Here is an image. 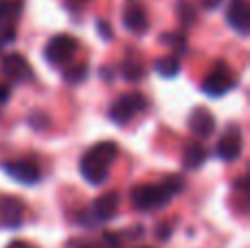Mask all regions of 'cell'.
<instances>
[{"label": "cell", "instance_id": "obj_1", "mask_svg": "<svg viewBox=\"0 0 250 248\" xmlns=\"http://www.w3.org/2000/svg\"><path fill=\"white\" fill-rule=\"evenodd\" d=\"M117 143L114 141H101L92 149H88L82 158V176L90 185H101L108 178L112 161L117 158Z\"/></svg>", "mask_w": 250, "mask_h": 248}, {"label": "cell", "instance_id": "obj_2", "mask_svg": "<svg viewBox=\"0 0 250 248\" xmlns=\"http://www.w3.org/2000/svg\"><path fill=\"white\" fill-rule=\"evenodd\" d=\"M182 187V183H178L176 178L167 180V183H158V185H136L129 193L132 198L134 209L138 211H156L163 209L169 205L176 191Z\"/></svg>", "mask_w": 250, "mask_h": 248}, {"label": "cell", "instance_id": "obj_3", "mask_svg": "<svg viewBox=\"0 0 250 248\" xmlns=\"http://www.w3.org/2000/svg\"><path fill=\"white\" fill-rule=\"evenodd\" d=\"M145 108V99L138 92H127V95H121L112 105H110V119L119 125L127 123L129 119H134L141 110Z\"/></svg>", "mask_w": 250, "mask_h": 248}, {"label": "cell", "instance_id": "obj_4", "mask_svg": "<svg viewBox=\"0 0 250 248\" xmlns=\"http://www.w3.org/2000/svg\"><path fill=\"white\" fill-rule=\"evenodd\" d=\"M75 51H77L75 38L62 33V35H53L46 42V46H44V57H46L51 64H64V62H68L70 57L75 55Z\"/></svg>", "mask_w": 250, "mask_h": 248}, {"label": "cell", "instance_id": "obj_5", "mask_svg": "<svg viewBox=\"0 0 250 248\" xmlns=\"http://www.w3.org/2000/svg\"><path fill=\"white\" fill-rule=\"evenodd\" d=\"M0 73L7 82L22 83L31 79V66L20 53H9V55H4L2 64H0Z\"/></svg>", "mask_w": 250, "mask_h": 248}, {"label": "cell", "instance_id": "obj_6", "mask_svg": "<svg viewBox=\"0 0 250 248\" xmlns=\"http://www.w3.org/2000/svg\"><path fill=\"white\" fill-rule=\"evenodd\" d=\"M230 86H233V79H230L229 68L224 64H217L202 82V90L208 97H222L224 92L230 90Z\"/></svg>", "mask_w": 250, "mask_h": 248}, {"label": "cell", "instance_id": "obj_7", "mask_svg": "<svg viewBox=\"0 0 250 248\" xmlns=\"http://www.w3.org/2000/svg\"><path fill=\"white\" fill-rule=\"evenodd\" d=\"M242 130L237 125H229L226 132L222 134L220 143H217V156L222 161H237L239 154H242Z\"/></svg>", "mask_w": 250, "mask_h": 248}, {"label": "cell", "instance_id": "obj_8", "mask_svg": "<svg viewBox=\"0 0 250 248\" xmlns=\"http://www.w3.org/2000/svg\"><path fill=\"white\" fill-rule=\"evenodd\" d=\"M229 24L237 31L239 35H248L250 31V9L246 0H230L229 2Z\"/></svg>", "mask_w": 250, "mask_h": 248}, {"label": "cell", "instance_id": "obj_9", "mask_svg": "<svg viewBox=\"0 0 250 248\" xmlns=\"http://www.w3.org/2000/svg\"><path fill=\"white\" fill-rule=\"evenodd\" d=\"M2 169L11 176L13 180L22 185H35L40 180V169L33 165L31 161H13V163H4Z\"/></svg>", "mask_w": 250, "mask_h": 248}, {"label": "cell", "instance_id": "obj_10", "mask_svg": "<svg viewBox=\"0 0 250 248\" xmlns=\"http://www.w3.org/2000/svg\"><path fill=\"white\" fill-rule=\"evenodd\" d=\"M189 130L198 139H208L213 134V130H215V117L211 114V110L195 108L189 117Z\"/></svg>", "mask_w": 250, "mask_h": 248}, {"label": "cell", "instance_id": "obj_11", "mask_svg": "<svg viewBox=\"0 0 250 248\" xmlns=\"http://www.w3.org/2000/svg\"><path fill=\"white\" fill-rule=\"evenodd\" d=\"M22 222V202L11 196L0 198V227L16 228Z\"/></svg>", "mask_w": 250, "mask_h": 248}, {"label": "cell", "instance_id": "obj_12", "mask_svg": "<svg viewBox=\"0 0 250 248\" xmlns=\"http://www.w3.org/2000/svg\"><path fill=\"white\" fill-rule=\"evenodd\" d=\"M117 209H119V193L110 191L95 200V205H92V218L97 222H108V220L114 218Z\"/></svg>", "mask_w": 250, "mask_h": 248}, {"label": "cell", "instance_id": "obj_13", "mask_svg": "<svg viewBox=\"0 0 250 248\" xmlns=\"http://www.w3.org/2000/svg\"><path fill=\"white\" fill-rule=\"evenodd\" d=\"M123 24L125 29L134 31V33H143L147 31V16L141 7H127L123 13Z\"/></svg>", "mask_w": 250, "mask_h": 248}, {"label": "cell", "instance_id": "obj_14", "mask_svg": "<svg viewBox=\"0 0 250 248\" xmlns=\"http://www.w3.org/2000/svg\"><path fill=\"white\" fill-rule=\"evenodd\" d=\"M182 161H185L187 169H198V167H202L204 161H207V149H204V145L202 143H191L189 147L185 149Z\"/></svg>", "mask_w": 250, "mask_h": 248}, {"label": "cell", "instance_id": "obj_15", "mask_svg": "<svg viewBox=\"0 0 250 248\" xmlns=\"http://www.w3.org/2000/svg\"><path fill=\"white\" fill-rule=\"evenodd\" d=\"M156 73L160 75V77H176L178 73H180V62H178V57H163V60L156 62Z\"/></svg>", "mask_w": 250, "mask_h": 248}, {"label": "cell", "instance_id": "obj_16", "mask_svg": "<svg viewBox=\"0 0 250 248\" xmlns=\"http://www.w3.org/2000/svg\"><path fill=\"white\" fill-rule=\"evenodd\" d=\"M22 9V0H0V24L16 20Z\"/></svg>", "mask_w": 250, "mask_h": 248}, {"label": "cell", "instance_id": "obj_17", "mask_svg": "<svg viewBox=\"0 0 250 248\" xmlns=\"http://www.w3.org/2000/svg\"><path fill=\"white\" fill-rule=\"evenodd\" d=\"M88 77V66L86 64H77V66H70L68 70L64 73V79L68 83H79Z\"/></svg>", "mask_w": 250, "mask_h": 248}, {"label": "cell", "instance_id": "obj_18", "mask_svg": "<svg viewBox=\"0 0 250 248\" xmlns=\"http://www.w3.org/2000/svg\"><path fill=\"white\" fill-rule=\"evenodd\" d=\"M123 77L127 79V82H138V79L143 77V66L138 64L136 60H127L123 64Z\"/></svg>", "mask_w": 250, "mask_h": 248}, {"label": "cell", "instance_id": "obj_19", "mask_svg": "<svg viewBox=\"0 0 250 248\" xmlns=\"http://www.w3.org/2000/svg\"><path fill=\"white\" fill-rule=\"evenodd\" d=\"M13 40H16V26H13L11 22H7V24L2 26V31H0V42L9 44V42H13Z\"/></svg>", "mask_w": 250, "mask_h": 248}, {"label": "cell", "instance_id": "obj_20", "mask_svg": "<svg viewBox=\"0 0 250 248\" xmlns=\"http://www.w3.org/2000/svg\"><path fill=\"white\" fill-rule=\"evenodd\" d=\"M165 42H167V44H173V46H176V48H185V38H182V35L169 33L167 38H165Z\"/></svg>", "mask_w": 250, "mask_h": 248}, {"label": "cell", "instance_id": "obj_21", "mask_svg": "<svg viewBox=\"0 0 250 248\" xmlns=\"http://www.w3.org/2000/svg\"><path fill=\"white\" fill-rule=\"evenodd\" d=\"M9 97H11V88H9L4 82H0V105L7 103Z\"/></svg>", "mask_w": 250, "mask_h": 248}, {"label": "cell", "instance_id": "obj_22", "mask_svg": "<svg viewBox=\"0 0 250 248\" xmlns=\"http://www.w3.org/2000/svg\"><path fill=\"white\" fill-rule=\"evenodd\" d=\"M200 4H202L207 11H213V9H217L222 4V0H200Z\"/></svg>", "mask_w": 250, "mask_h": 248}, {"label": "cell", "instance_id": "obj_23", "mask_svg": "<svg viewBox=\"0 0 250 248\" xmlns=\"http://www.w3.org/2000/svg\"><path fill=\"white\" fill-rule=\"evenodd\" d=\"M105 242H108L112 248H119V237L117 235H110V233H108V235H105Z\"/></svg>", "mask_w": 250, "mask_h": 248}, {"label": "cell", "instance_id": "obj_24", "mask_svg": "<svg viewBox=\"0 0 250 248\" xmlns=\"http://www.w3.org/2000/svg\"><path fill=\"white\" fill-rule=\"evenodd\" d=\"M7 248H29V244H24V242H11Z\"/></svg>", "mask_w": 250, "mask_h": 248}, {"label": "cell", "instance_id": "obj_25", "mask_svg": "<svg viewBox=\"0 0 250 248\" xmlns=\"http://www.w3.org/2000/svg\"><path fill=\"white\" fill-rule=\"evenodd\" d=\"M83 248H99V246H95V244H86Z\"/></svg>", "mask_w": 250, "mask_h": 248}]
</instances>
